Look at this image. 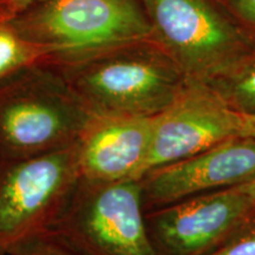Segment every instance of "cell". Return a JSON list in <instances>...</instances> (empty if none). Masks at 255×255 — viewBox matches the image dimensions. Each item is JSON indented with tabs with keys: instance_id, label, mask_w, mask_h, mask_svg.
Instances as JSON below:
<instances>
[{
	"instance_id": "6da1fadb",
	"label": "cell",
	"mask_w": 255,
	"mask_h": 255,
	"mask_svg": "<svg viewBox=\"0 0 255 255\" xmlns=\"http://www.w3.org/2000/svg\"><path fill=\"white\" fill-rule=\"evenodd\" d=\"M50 65L92 115L154 117L173 103L188 79L152 40Z\"/></svg>"
},
{
	"instance_id": "7a4b0ae2",
	"label": "cell",
	"mask_w": 255,
	"mask_h": 255,
	"mask_svg": "<svg viewBox=\"0 0 255 255\" xmlns=\"http://www.w3.org/2000/svg\"><path fill=\"white\" fill-rule=\"evenodd\" d=\"M9 20L45 51L46 64L77 62L152 40L139 0H43Z\"/></svg>"
},
{
	"instance_id": "3957f363",
	"label": "cell",
	"mask_w": 255,
	"mask_h": 255,
	"mask_svg": "<svg viewBox=\"0 0 255 255\" xmlns=\"http://www.w3.org/2000/svg\"><path fill=\"white\" fill-rule=\"evenodd\" d=\"M91 116L56 68L28 66L0 82V161L75 144Z\"/></svg>"
},
{
	"instance_id": "277c9868",
	"label": "cell",
	"mask_w": 255,
	"mask_h": 255,
	"mask_svg": "<svg viewBox=\"0 0 255 255\" xmlns=\"http://www.w3.org/2000/svg\"><path fill=\"white\" fill-rule=\"evenodd\" d=\"M78 145L0 161V250L50 235L81 182Z\"/></svg>"
},
{
	"instance_id": "5b68a950",
	"label": "cell",
	"mask_w": 255,
	"mask_h": 255,
	"mask_svg": "<svg viewBox=\"0 0 255 255\" xmlns=\"http://www.w3.org/2000/svg\"><path fill=\"white\" fill-rule=\"evenodd\" d=\"M152 41L188 79L208 84L248 57L252 40L212 0H139Z\"/></svg>"
},
{
	"instance_id": "8992f818",
	"label": "cell",
	"mask_w": 255,
	"mask_h": 255,
	"mask_svg": "<svg viewBox=\"0 0 255 255\" xmlns=\"http://www.w3.org/2000/svg\"><path fill=\"white\" fill-rule=\"evenodd\" d=\"M50 237L81 255H159L143 216L139 181L81 180Z\"/></svg>"
},
{
	"instance_id": "52a82bcc",
	"label": "cell",
	"mask_w": 255,
	"mask_h": 255,
	"mask_svg": "<svg viewBox=\"0 0 255 255\" xmlns=\"http://www.w3.org/2000/svg\"><path fill=\"white\" fill-rule=\"evenodd\" d=\"M242 120L244 115L232 109L207 83L187 79L173 103L152 117L150 149L142 177L161 165L240 137Z\"/></svg>"
},
{
	"instance_id": "ba28073f",
	"label": "cell",
	"mask_w": 255,
	"mask_h": 255,
	"mask_svg": "<svg viewBox=\"0 0 255 255\" xmlns=\"http://www.w3.org/2000/svg\"><path fill=\"white\" fill-rule=\"evenodd\" d=\"M255 215V201L229 187L182 200L152 214V241L173 255H206Z\"/></svg>"
},
{
	"instance_id": "9c48e42d",
	"label": "cell",
	"mask_w": 255,
	"mask_h": 255,
	"mask_svg": "<svg viewBox=\"0 0 255 255\" xmlns=\"http://www.w3.org/2000/svg\"><path fill=\"white\" fill-rule=\"evenodd\" d=\"M255 176V138L232 137L190 157L161 165L139 181L143 203L169 206L202 193L235 187Z\"/></svg>"
},
{
	"instance_id": "30bf717a",
	"label": "cell",
	"mask_w": 255,
	"mask_h": 255,
	"mask_svg": "<svg viewBox=\"0 0 255 255\" xmlns=\"http://www.w3.org/2000/svg\"><path fill=\"white\" fill-rule=\"evenodd\" d=\"M152 117L92 115L77 141L82 180H141L151 143Z\"/></svg>"
},
{
	"instance_id": "8fae6325",
	"label": "cell",
	"mask_w": 255,
	"mask_h": 255,
	"mask_svg": "<svg viewBox=\"0 0 255 255\" xmlns=\"http://www.w3.org/2000/svg\"><path fill=\"white\" fill-rule=\"evenodd\" d=\"M232 109L242 115L255 114V53L208 83Z\"/></svg>"
},
{
	"instance_id": "7c38bea8",
	"label": "cell",
	"mask_w": 255,
	"mask_h": 255,
	"mask_svg": "<svg viewBox=\"0 0 255 255\" xmlns=\"http://www.w3.org/2000/svg\"><path fill=\"white\" fill-rule=\"evenodd\" d=\"M47 62L45 51L25 39L9 19L0 18V82L28 66Z\"/></svg>"
},
{
	"instance_id": "4fadbf2b",
	"label": "cell",
	"mask_w": 255,
	"mask_h": 255,
	"mask_svg": "<svg viewBox=\"0 0 255 255\" xmlns=\"http://www.w3.org/2000/svg\"><path fill=\"white\" fill-rule=\"evenodd\" d=\"M7 255H81L56 238L41 237L21 245Z\"/></svg>"
},
{
	"instance_id": "5bb4252c",
	"label": "cell",
	"mask_w": 255,
	"mask_h": 255,
	"mask_svg": "<svg viewBox=\"0 0 255 255\" xmlns=\"http://www.w3.org/2000/svg\"><path fill=\"white\" fill-rule=\"evenodd\" d=\"M206 255H255V223L223 247Z\"/></svg>"
},
{
	"instance_id": "9a60e30c",
	"label": "cell",
	"mask_w": 255,
	"mask_h": 255,
	"mask_svg": "<svg viewBox=\"0 0 255 255\" xmlns=\"http://www.w3.org/2000/svg\"><path fill=\"white\" fill-rule=\"evenodd\" d=\"M2 6V14L5 19H11L23 13L32 6L37 5L43 0H0Z\"/></svg>"
},
{
	"instance_id": "2e32d148",
	"label": "cell",
	"mask_w": 255,
	"mask_h": 255,
	"mask_svg": "<svg viewBox=\"0 0 255 255\" xmlns=\"http://www.w3.org/2000/svg\"><path fill=\"white\" fill-rule=\"evenodd\" d=\"M231 4L239 17L255 26V0H231Z\"/></svg>"
},
{
	"instance_id": "e0dca14e",
	"label": "cell",
	"mask_w": 255,
	"mask_h": 255,
	"mask_svg": "<svg viewBox=\"0 0 255 255\" xmlns=\"http://www.w3.org/2000/svg\"><path fill=\"white\" fill-rule=\"evenodd\" d=\"M240 137H253L255 138V114L244 115Z\"/></svg>"
},
{
	"instance_id": "ac0fdd59",
	"label": "cell",
	"mask_w": 255,
	"mask_h": 255,
	"mask_svg": "<svg viewBox=\"0 0 255 255\" xmlns=\"http://www.w3.org/2000/svg\"><path fill=\"white\" fill-rule=\"evenodd\" d=\"M235 187H238L239 189L244 191V193H246L247 195H250L252 199L255 201V176L252 177L251 180H248L247 182L241 183V184H239V186H235Z\"/></svg>"
},
{
	"instance_id": "d6986e66",
	"label": "cell",
	"mask_w": 255,
	"mask_h": 255,
	"mask_svg": "<svg viewBox=\"0 0 255 255\" xmlns=\"http://www.w3.org/2000/svg\"><path fill=\"white\" fill-rule=\"evenodd\" d=\"M0 18H4V14H2V6H1V1H0ZM5 19V18H4Z\"/></svg>"
},
{
	"instance_id": "ffe728a7",
	"label": "cell",
	"mask_w": 255,
	"mask_h": 255,
	"mask_svg": "<svg viewBox=\"0 0 255 255\" xmlns=\"http://www.w3.org/2000/svg\"><path fill=\"white\" fill-rule=\"evenodd\" d=\"M0 255H6V253L2 250H0Z\"/></svg>"
}]
</instances>
